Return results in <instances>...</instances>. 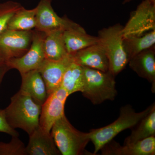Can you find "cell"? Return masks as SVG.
Returning <instances> with one entry per match:
<instances>
[{
  "mask_svg": "<svg viewBox=\"0 0 155 155\" xmlns=\"http://www.w3.org/2000/svg\"><path fill=\"white\" fill-rule=\"evenodd\" d=\"M41 105L20 89L5 109L6 119L12 128H20L30 135L39 126Z\"/></svg>",
  "mask_w": 155,
  "mask_h": 155,
  "instance_id": "1",
  "label": "cell"
},
{
  "mask_svg": "<svg viewBox=\"0 0 155 155\" xmlns=\"http://www.w3.org/2000/svg\"><path fill=\"white\" fill-rule=\"evenodd\" d=\"M154 105V103L139 113L136 112L130 105H126L121 108L119 117L113 123L104 127L91 130L89 133L90 141L94 145V154L120 132L136 126L149 114Z\"/></svg>",
  "mask_w": 155,
  "mask_h": 155,
  "instance_id": "2",
  "label": "cell"
},
{
  "mask_svg": "<svg viewBox=\"0 0 155 155\" xmlns=\"http://www.w3.org/2000/svg\"><path fill=\"white\" fill-rule=\"evenodd\" d=\"M123 26L117 24L101 29L97 37L109 62V71L114 76L122 72L129 62L123 46Z\"/></svg>",
  "mask_w": 155,
  "mask_h": 155,
  "instance_id": "3",
  "label": "cell"
},
{
  "mask_svg": "<svg viewBox=\"0 0 155 155\" xmlns=\"http://www.w3.org/2000/svg\"><path fill=\"white\" fill-rule=\"evenodd\" d=\"M84 85L81 91L84 97L94 105L106 101H113L117 94L115 76L109 72H103L82 67Z\"/></svg>",
  "mask_w": 155,
  "mask_h": 155,
  "instance_id": "4",
  "label": "cell"
},
{
  "mask_svg": "<svg viewBox=\"0 0 155 155\" xmlns=\"http://www.w3.org/2000/svg\"><path fill=\"white\" fill-rule=\"evenodd\" d=\"M51 133L63 155L84 154L85 147L90 141L89 132L84 133L75 129L65 114L53 125Z\"/></svg>",
  "mask_w": 155,
  "mask_h": 155,
  "instance_id": "5",
  "label": "cell"
},
{
  "mask_svg": "<svg viewBox=\"0 0 155 155\" xmlns=\"http://www.w3.org/2000/svg\"><path fill=\"white\" fill-rule=\"evenodd\" d=\"M155 30V0H143L123 26V38L141 36Z\"/></svg>",
  "mask_w": 155,
  "mask_h": 155,
  "instance_id": "6",
  "label": "cell"
},
{
  "mask_svg": "<svg viewBox=\"0 0 155 155\" xmlns=\"http://www.w3.org/2000/svg\"><path fill=\"white\" fill-rule=\"evenodd\" d=\"M45 35V32L33 30L32 41L28 51L22 57L6 61L7 66L10 69H17L20 74L38 69L45 59L43 49Z\"/></svg>",
  "mask_w": 155,
  "mask_h": 155,
  "instance_id": "7",
  "label": "cell"
},
{
  "mask_svg": "<svg viewBox=\"0 0 155 155\" xmlns=\"http://www.w3.org/2000/svg\"><path fill=\"white\" fill-rule=\"evenodd\" d=\"M32 34L33 30L7 29L0 35V55L5 61L24 55L30 47Z\"/></svg>",
  "mask_w": 155,
  "mask_h": 155,
  "instance_id": "8",
  "label": "cell"
},
{
  "mask_svg": "<svg viewBox=\"0 0 155 155\" xmlns=\"http://www.w3.org/2000/svg\"><path fill=\"white\" fill-rule=\"evenodd\" d=\"M67 91L60 86L48 95L42 104L39 126L43 130L51 132L55 122L64 115V107L67 97Z\"/></svg>",
  "mask_w": 155,
  "mask_h": 155,
  "instance_id": "9",
  "label": "cell"
},
{
  "mask_svg": "<svg viewBox=\"0 0 155 155\" xmlns=\"http://www.w3.org/2000/svg\"><path fill=\"white\" fill-rule=\"evenodd\" d=\"M36 25L35 29L47 33L58 29L66 30L76 24L67 18L61 17L51 5V2L41 0L36 7Z\"/></svg>",
  "mask_w": 155,
  "mask_h": 155,
  "instance_id": "10",
  "label": "cell"
},
{
  "mask_svg": "<svg viewBox=\"0 0 155 155\" xmlns=\"http://www.w3.org/2000/svg\"><path fill=\"white\" fill-rule=\"evenodd\" d=\"M72 62L70 54L59 61L45 59L38 70L45 84L48 95L61 86L64 73Z\"/></svg>",
  "mask_w": 155,
  "mask_h": 155,
  "instance_id": "11",
  "label": "cell"
},
{
  "mask_svg": "<svg viewBox=\"0 0 155 155\" xmlns=\"http://www.w3.org/2000/svg\"><path fill=\"white\" fill-rule=\"evenodd\" d=\"M105 155H154L155 137H150L142 140L120 145L112 140L101 149Z\"/></svg>",
  "mask_w": 155,
  "mask_h": 155,
  "instance_id": "12",
  "label": "cell"
},
{
  "mask_svg": "<svg viewBox=\"0 0 155 155\" xmlns=\"http://www.w3.org/2000/svg\"><path fill=\"white\" fill-rule=\"evenodd\" d=\"M72 61L81 67L103 72L109 71V62L104 51L99 44L92 45L72 54Z\"/></svg>",
  "mask_w": 155,
  "mask_h": 155,
  "instance_id": "13",
  "label": "cell"
},
{
  "mask_svg": "<svg viewBox=\"0 0 155 155\" xmlns=\"http://www.w3.org/2000/svg\"><path fill=\"white\" fill-rule=\"evenodd\" d=\"M25 150L26 155L61 154L51 132L45 131L39 126L29 135Z\"/></svg>",
  "mask_w": 155,
  "mask_h": 155,
  "instance_id": "14",
  "label": "cell"
},
{
  "mask_svg": "<svg viewBox=\"0 0 155 155\" xmlns=\"http://www.w3.org/2000/svg\"><path fill=\"white\" fill-rule=\"evenodd\" d=\"M129 67L140 77L152 84V91H155V45L142 51L131 58Z\"/></svg>",
  "mask_w": 155,
  "mask_h": 155,
  "instance_id": "15",
  "label": "cell"
},
{
  "mask_svg": "<svg viewBox=\"0 0 155 155\" xmlns=\"http://www.w3.org/2000/svg\"><path fill=\"white\" fill-rule=\"evenodd\" d=\"M64 38L69 54H72L98 42L97 37L88 34L84 28L77 23L64 30Z\"/></svg>",
  "mask_w": 155,
  "mask_h": 155,
  "instance_id": "16",
  "label": "cell"
},
{
  "mask_svg": "<svg viewBox=\"0 0 155 155\" xmlns=\"http://www.w3.org/2000/svg\"><path fill=\"white\" fill-rule=\"evenodd\" d=\"M20 89L26 92L38 104L42 105L48 97L46 86L38 69L20 74Z\"/></svg>",
  "mask_w": 155,
  "mask_h": 155,
  "instance_id": "17",
  "label": "cell"
},
{
  "mask_svg": "<svg viewBox=\"0 0 155 155\" xmlns=\"http://www.w3.org/2000/svg\"><path fill=\"white\" fill-rule=\"evenodd\" d=\"M64 30L58 29L45 33L43 41L45 59L59 61L69 55L64 42Z\"/></svg>",
  "mask_w": 155,
  "mask_h": 155,
  "instance_id": "18",
  "label": "cell"
},
{
  "mask_svg": "<svg viewBox=\"0 0 155 155\" xmlns=\"http://www.w3.org/2000/svg\"><path fill=\"white\" fill-rule=\"evenodd\" d=\"M84 85L83 67L72 62L64 73L61 86L69 96L76 92H81Z\"/></svg>",
  "mask_w": 155,
  "mask_h": 155,
  "instance_id": "19",
  "label": "cell"
},
{
  "mask_svg": "<svg viewBox=\"0 0 155 155\" xmlns=\"http://www.w3.org/2000/svg\"><path fill=\"white\" fill-rule=\"evenodd\" d=\"M155 44V30L141 36L123 38V46L129 61L139 53L153 46Z\"/></svg>",
  "mask_w": 155,
  "mask_h": 155,
  "instance_id": "20",
  "label": "cell"
},
{
  "mask_svg": "<svg viewBox=\"0 0 155 155\" xmlns=\"http://www.w3.org/2000/svg\"><path fill=\"white\" fill-rule=\"evenodd\" d=\"M125 140L124 144L132 143L155 135V105L137 125Z\"/></svg>",
  "mask_w": 155,
  "mask_h": 155,
  "instance_id": "21",
  "label": "cell"
},
{
  "mask_svg": "<svg viewBox=\"0 0 155 155\" xmlns=\"http://www.w3.org/2000/svg\"><path fill=\"white\" fill-rule=\"evenodd\" d=\"M36 8L27 10L21 7L10 19L7 29L31 31L35 29L36 25Z\"/></svg>",
  "mask_w": 155,
  "mask_h": 155,
  "instance_id": "22",
  "label": "cell"
},
{
  "mask_svg": "<svg viewBox=\"0 0 155 155\" xmlns=\"http://www.w3.org/2000/svg\"><path fill=\"white\" fill-rule=\"evenodd\" d=\"M22 7L19 3L13 1L0 4V35L7 30L10 19Z\"/></svg>",
  "mask_w": 155,
  "mask_h": 155,
  "instance_id": "23",
  "label": "cell"
},
{
  "mask_svg": "<svg viewBox=\"0 0 155 155\" xmlns=\"http://www.w3.org/2000/svg\"><path fill=\"white\" fill-rule=\"evenodd\" d=\"M0 155H26L25 145L19 137H12L10 142L0 141Z\"/></svg>",
  "mask_w": 155,
  "mask_h": 155,
  "instance_id": "24",
  "label": "cell"
},
{
  "mask_svg": "<svg viewBox=\"0 0 155 155\" xmlns=\"http://www.w3.org/2000/svg\"><path fill=\"white\" fill-rule=\"evenodd\" d=\"M0 133L7 134L11 137L19 136V133L8 123L5 109H0Z\"/></svg>",
  "mask_w": 155,
  "mask_h": 155,
  "instance_id": "25",
  "label": "cell"
},
{
  "mask_svg": "<svg viewBox=\"0 0 155 155\" xmlns=\"http://www.w3.org/2000/svg\"><path fill=\"white\" fill-rule=\"evenodd\" d=\"M10 69V68L7 66L5 63L0 66V86L4 76Z\"/></svg>",
  "mask_w": 155,
  "mask_h": 155,
  "instance_id": "26",
  "label": "cell"
},
{
  "mask_svg": "<svg viewBox=\"0 0 155 155\" xmlns=\"http://www.w3.org/2000/svg\"><path fill=\"white\" fill-rule=\"evenodd\" d=\"M5 60L3 59L2 57L0 55V66L1 65H3V64H5Z\"/></svg>",
  "mask_w": 155,
  "mask_h": 155,
  "instance_id": "27",
  "label": "cell"
},
{
  "mask_svg": "<svg viewBox=\"0 0 155 155\" xmlns=\"http://www.w3.org/2000/svg\"><path fill=\"white\" fill-rule=\"evenodd\" d=\"M132 1H133V0H124L123 1V4H127V3L130 2Z\"/></svg>",
  "mask_w": 155,
  "mask_h": 155,
  "instance_id": "28",
  "label": "cell"
},
{
  "mask_svg": "<svg viewBox=\"0 0 155 155\" xmlns=\"http://www.w3.org/2000/svg\"><path fill=\"white\" fill-rule=\"evenodd\" d=\"M47 1H49L50 2H51L52 0H47Z\"/></svg>",
  "mask_w": 155,
  "mask_h": 155,
  "instance_id": "29",
  "label": "cell"
}]
</instances>
